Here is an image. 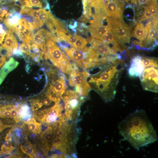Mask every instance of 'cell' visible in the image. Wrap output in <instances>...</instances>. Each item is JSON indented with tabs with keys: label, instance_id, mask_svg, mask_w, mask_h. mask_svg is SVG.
<instances>
[{
	"label": "cell",
	"instance_id": "cell-5",
	"mask_svg": "<svg viewBox=\"0 0 158 158\" xmlns=\"http://www.w3.org/2000/svg\"><path fill=\"white\" fill-rule=\"evenodd\" d=\"M143 70L139 77L143 89L157 92L158 62L157 58L142 56Z\"/></svg>",
	"mask_w": 158,
	"mask_h": 158
},
{
	"label": "cell",
	"instance_id": "cell-9",
	"mask_svg": "<svg viewBox=\"0 0 158 158\" xmlns=\"http://www.w3.org/2000/svg\"><path fill=\"white\" fill-rule=\"evenodd\" d=\"M48 59L63 72L67 74L72 64L65 53L51 40L45 41Z\"/></svg>",
	"mask_w": 158,
	"mask_h": 158
},
{
	"label": "cell",
	"instance_id": "cell-4",
	"mask_svg": "<svg viewBox=\"0 0 158 158\" xmlns=\"http://www.w3.org/2000/svg\"><path fill=\"white\" fill-rule=\"evenodd\" d=\"M69 59L81 68L86 69L95 67L98 63V59L94 50L91 47H85L81 49L68 45L61 47Z\"/></svg>",
	"mask_w": 158,
	"mask_h": 158
},
{
	"label": "cell",
	"instance_id": "cell-33",
	"mask_svg": "<svg viewBox=\"0 0 158 158\" xmlns=\"http://www.w3.org/2000/svg\"><path fill=\"white\" fill-rule=\"evenodd\" d=\"M14 126L4 124L0 119V132L3 131L4 129L10 127Z\"/></svg>",
	"mask_w": 158,
	"mask_h": 158
},
{
	"label": "cell",
	"instance_id": "cell-21",
	"mask_svg": "<svg viewBox=\"0 0 158 158\" xmlns=\"http://www.w3.org/2000/svg\"><path fill=\"white\" fill-rule=\"evenodd\" d=\"M19 63L13 58H11L6 62L0 70V85L8 73L15 68Z\"/></svg>",
	"mask_w": 158,
	"mask_h": 158
},
{
	"label": "cell",
	"instance_id": "cell-18",
	"mask_svg": "<svg viewBox=\"0 0 158 158\" xmlns=\"http://www.w3.org/2000/svg\"><path fill=\"white\" fill-rule=\"evenodd\" d=\"M66 87L64 78L61 76L58 79L52 81L47 90L56 97L61 98Z\"/></svg>",
	"mask_w": 158,
	"mask_h": 158
},
{
	"label": "cell",
	"instance_id": "cell-31",
	"mask_svg": "<svg viewBox=\"0 0 158 158\" xmlns=\"http://www.w3.org/2000/svg\"><path fill=\"white\" fill-rule=\"evenodd\" d=\"M8 7L7 6L0 7V20H2L4 17L5 16L6 14L8 13Z\"/></svg>",
	"mask_w": 158,
	"mask_h": 158
},
{
	"label": "cell",
	"instance_id": "cell-7",
	"mask_svg": "<svg viewBox=\"0 0 158 158\" xmlns=\"http://www.w3.org/2000/svg\"><path fill=\"white\" fill-rule=\"evenodd\" d=\"M107 26L118 43L125 49L131 48L130 29L124 22L116 18L106 17Z\"/></svg>",
	"mask_w": 158,
	"mask_h": 158
},
{
	"label": "cell",
	"instance_id": "cell-34",
	"mask_svg": "<svg viewBox=\"0 0 158 158\" xmlns=\"http://www.w3.org/2000/svg\"><path fill=\"white\" fill-rule=\"evenodd\" d=\"M151 0H138L139 4L140 5H143L146 4H147L148 2H150Z\"/></svg>",
	"mask_w": 158,
	"mask_h": 158
},
{
	"label": "cell",
	"instance_id": "cell-23",
	"mask_svg": "<svg viewBox=\"0 0 158 158\" xmlns=\"http://www.w3.org/2000/svg\"><path fill=\"white\" fill-rule=\"evenodd\" d=\"M32 40L33 42L36 44L44 53H46L47 52V49L42 29L38 30L36 33L34 34L32 37Z\"/></svg>",
	"mask_w": 158,
	"mask_h": 158
},
{
	"label": "cell",
	"instance_id": "cell-14",
	"mask_svg": "<svg viewBox=\"0 0 158 158\" xmlns=\"http://www.w3.org/2000/svg\"><path fill=\"white\" fill-rule=\"evenodd\" d=\"M104 7L106 16L115 18L124 22L123 12V2L121 0H104Z\"/></svg>",
	"mask_w": 158,
	"mask_h": 158
},
{
	"label": "cell",
	"instance_id": "cell-28",
	"mask_svg": "<svg viewBox=\"0 0 158 158\" xmlns=\"http://www.w3.org/2000/svg\"><path fill=\"white\" fill-rule=\"evenodd\" d=\"M31 7L32 6L41 8L42 7L43 3L48 4L47 1L44 0H28Z\"/></svg>",
	"mask_w": 158,
	"mask_h": 158
},
{
	"label": "cell",
	"instance_id": "cell-8",
	"mask_svg": "<svg viewBox=\"0 0 158 158\" xmlns=\"http://www.w3.org/2000/svg\"><path fill=\"white\" fill-rule=\"evenodd\" d=\"M67 74L69 75V84L75 87V91L84 99L88 95L91 89L87 81L89 73L85 71H80L77 66L73 64Z\"/></svg>",
	"mask_w": 158,
	"mask_h": 158
},
{
	"label": "cell",
	"instance_id": "cell-19",
	"mask_svg": "<svg viewBox=\"0 0 158 158\" xmlns=\"http://www.w3.org/2000/svg\"><path fill=\"white\" fill-rule=\"evenodd\" d=\"M144 68L142 56L137 55L131 59L130 66L128 69L129 75L131 77H139Z\"/></svg>",
	"mask_w": 158,
	"mask_h": 158
},
{
	"label": "cell",
	"instance_id": "cell-16",
	"mask_svg": "<svg viewBox=\"0 0 158 158\" xmlns=\"http://www.w3.org/2000/svg\"><path fill=\"white\" fill-rule=\"evenodd\" d=\"M87 30L91 37L102 41L104 35L109 29L107 25H103L102 20H94Z\"/></svg>",
	"mask_w": 158,
	"mask_h": 158
},
{
	"label": "cell",
	"instance_id": "cell-30",
	"mask_svg": "<svg viewBox=\"0 0 158 158\" xmlns=\"http://www.w3.org/2000/svg\"><path fill=\"white\" fill-rule=\"evenodd\" d=\"M68 40L67 43L73 47L77 40V35H73L71 34L67 35Z\"/></svg>",
	"mask_w": 158,
	"mask_h": 158
},
{
	"label": "cell",
	"instance_id": "cell-11",
	"mask_svg": "<svg viewBox=\"0 0 158 158\" xmlns=\"http://www.w3.org/2000/svg\"><path fill=\"white\" fill-rule=\"evenodd\" d=\"M33 115L45 126L53 125L64 115L63 107L59 102L49 109L33 113Z\"/></svg>",
	"mask_w": 158,
	"mask_h": 158
},
{
	"label": "cell",
	"instance_id": "cell-10",
	"mask_svg": "<svg viewBox=\"0 0 158 158\" xmlns=\"http://www.w3.org/2000/svg\"><path fill=\"white\" fill-rule=\"evenodd\" d=\"M87 40L95 51L102 65L114 62L118 59H123L121 55L102 41L92 37H89Z\"/></svg>",
	"mask_w": 158,
	"mask_h": 158
},
{
	"label": "cell",
	"instance_id": "cell-29",
	"mask_svg": "<svg viewBox=\"0 0 158 158\" xmlns=\"http://www.w3.org/2000/svg\"><path fill=\"white\" fill-rule=\"evenodd\" d=\"M7 55L4 51L0 49V69L6 62Z\"/></svg>",
	"mask_w": 158,
	"mask_h": 158
},
{
	"label": "cell",
	"instance_id": "cell-17",
	"mask_svg": "<svg viewBox=\"0 0 158 158\" xmlns=\"http://www.w3.org/2000/svg\"><path fill=\"white\" fill-rule=\"evenodd\" d=\"M20 128L25 133L35 136H38L42 130V123L37 122L34 117L30 118L24 121Z\"/></svg>",
	"mask_w": 158,
	"mask_h": 158
},
{
	"label": "cell",
	"instance_id": "cell-25",
	"mask_svg": "<svg viewBox=\"0 0 158 158\" xmlns=\"http://www.w3.org/2000/svg\"><path fill=\"white\" fill-rule=\"evenodd\" d=\"M31 47V57L35 61L39 62L42 59L44 52L40 51L38 46L35 43L32 44Z\"/></svg>",
	"mask_w": 158,
	"mask_h": 158
},
{
	"label": "cell",
	"instance_id": "cell-20",
	"mask_svg": "<svg viewBox=\"0 0 158 158\" xmlns=\"http://www.w3.org/2000/svg\"><path fill=\"white\" fill-rule=\"evenodd\" d=\"M3 45L7 51V58H9L13 54V52L18 48V44L17 39L13 32L8 30Z\"/></svg>",
	"mask_w": 158,
	"mask_h": 158
},
{
	"label": "cell",
	"instance_id": "cell-13",
	"mask_svg": "<svg viewBox=\"0 0 158 158\" xmlns=\"http://www.w3.org/2000/svg\"><path fill=\"white\" fill-rule=\"evenodd\" d=\"M53 125L47 126L38 136L37 144L43 155L48 156L49 153L54 150L53 145Z\"/></svg>",
	"mask_w": 158,
	"mask_h": 158
},
{
	"label": "cell",
	"instance_id": "cell-27",
	"mask_svg": "<svg viewBox=\"0 0 158 158\" xmlns=\"http://www.w3.org/2000/svg\"><path fill=\"white\" fill-rule=\"evenodd\" d=\"M19 48L22 52L29 55H30L31 50L30 44L23 42L20 44Z\"/></svg>",
	"mask_w": 158,
	"mask_h": 158
},
{
	"label": "cell",
	"instance_id": "cell-22",
	"mask_svg": "<svg viewBox=\"0 0 158 158\" xmlns=\"http://www.w3.org/2000/svg\"><path fill=\"white\" fill-rule=\"evenodd\" d=\"M20 149L23 153L30 158H36L38 156L39 152L35 146L28 141L20 145Z\"/></svg>",
	"mask_w": 158,
	"mask_h": 158
},
{
	"label": "cell",
	"instance_id": "cell-26",
	"mask_svg": "<svg viewBox=\"0 0 158 158\" xmlns=\"http://www.w3.org/2000/svg\"><path fill=\"white\" fill-rule=\"evenodd\" d=\"M77 40L73 47L82 49L86 46L87 44V40L80 36L77 35Z\"/></svg>",
	"mask_w": 158,
	"mask_h": 158
},
{
	"label": "cell",
	"instance_id": "cell-32",
	"mask_svg": "<svg viewBox=\"0 0 158 158\" xmlns=\"http://www.w3.org/2000/svg\"><path fill=\"white\" fill-rule=\"evenodd\" d=\"M143 17L144 18H143V19H150L154 18L147 7L145 8L143 14Z\"/></svg>",
	"mask_w": 158,
	"mask_h": 158
},
{
	"label": "cell",
	"instance_id": "cell-12",
	"mask_svg": "<svg viewBox=\"0 0 158 158\" xmlns=\"http://www.w3.org/2000/svg\"><path fill=\"white\" fill-rule=\"evenodd\" d=\"M61 98L47 91L36 97L29 100L33 113L49 109L60 102Z\"/></svg>",
	"mask_w": 158,
	"mask_h": 158
},
{
	"label": "cell",
	"instance_id": "cell-36",
	"mask_svg": "<svg viewBox=\"0 0 158 158\" xmlns=\"http://www.w3.org/2000/svg\"><path fill=\"white\" fill-rule=\"evenodd\" d=\"M132 3H135L136 1H138V0H130Z\"/></svg>",
	"mask_w": 158,
	"mask_h": 158
},
{
	"label": "cell",
	"instance_id": "cell-1",
	"mask_svg": "<svg viewBox=\"0 0 158 158\" xmlns=\"http://www.w3.org/2000/svg\"><path fill=\"white\" fill-rule=\"evenodd\" d=\"M120 134L135 148L138 149L157 140L156 133L145 111L137 109L118 125Z\"/></svg>",
	"mask_w": 158,
	"mask_h": 158
},
{
	"label": "cell",
	"instance_id": "cell-15",
	"mask_svg": "<svg viewBox=\"0 0 158 158\" xmlns=\"http://www.w3.org/2000/svg\"><path fill=\"white\" fill-rule=\"evenodd\" d=\"M157 18L154 19L147 23L148 30L145 42L146 50H152L157 45Z\"/></svg>",
	"mask_w": 158,
	"mask_h": 158
},
{
	"label": "cell",
	"instance_id": "cell-3",
	"mask_svg": "<svg viewBox=\"0 0 158 158\" xmlns=\"http://www.w3.org/2000/svg\"><path fill=\"white\" fill-rule=\"evenodd\" d=\"M77 123L66 119L64 116L53 125L54 150L66 158L77 156L76 145L79 132Z\"/></svg>",
	"mask_w": 158,
	"mask_h": 158
},
{
	"label": "cell",
	"instance_id": "cell-2",
	"mask_svg": "<svg viewBox=\"0 0 158 158\" xmlns=\"http://www.w3.org/2000/svg\"><path fill=\"white\" fill-rule=\"evenodd\" d=\"M126 65L123 60L118 59L99 66L100 71L90 77L89 82L106 102L114 98L120 76Z\"/></svg>",
	"mask_w": 158,
	"mask_h": 158
},
{
	"label": "cell",
	"instance_id": "cell-35",
	"mask_svg": "<svg viewBox=\"0 0 158 158\" xmlns=\"http://www.w3.org/2000/svg\"><path fill=\"white\" fill-rule=\"evenodd\" d=\"M77 26V22L75 21L73 24L71 23L69 25V27L71 29H73Z\"/></svg>",
	"mask_w": 158,
	"mask_h": 158
},
{
	"label": "cell",
	"instance_id": "cell-6",
	"mask_svg": "<svg viewBox=\"0 0 158 158\" xmlns=\"http://www.w3.org/2000/svg\"><path fill=\"white\" fill-rule=\"evenodd\" d=\"M61 99L63 102L64 113L66 119L77 122L83 99L75 91L71 90L65 91Z\"/></svg>",
	"mask_w": 158,
	"mask_h": 158
},
{
	"label": "cell",
	"instance_id": "cell-24",
	"mask_svg": "<svg viewBox=\"0 0 158 158\" xmlns=\"http://www.w3.org/2000/svg\"><path fill=\"white\" fill-rule=\"evenodd\" d=\"M4 143L1 147L0 155L11 154L15 149V143L13 142V139L10 140H5Z\"/></svg>",
	"mask_w": 158,
	"mask_h": 158
}]
</instances>
